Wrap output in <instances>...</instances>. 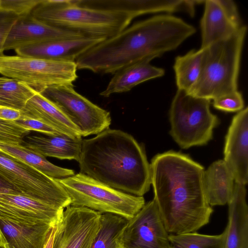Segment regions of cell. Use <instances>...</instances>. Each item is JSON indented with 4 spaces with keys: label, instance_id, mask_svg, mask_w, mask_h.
<instances>
[{
    "label": "cell",
    "instance_id": "obj_4",
    "mask_svg": "<svg viewBox=\"0 0 248 248\" xmlns=\"http://www.w3.org/2000/svg\"><path fill=\"white\" fill-rule=\"evenodd\" d=\"M78 0H42L31 14L48 25L104 39L123 31L135 18L119 10L81 5Z\"/></svg>",
    "mask_w": 248,
    "mask_h": 248
},
{
    "label": "cell",
    "instance_id": "obj_15",
    "mask_svg": "<svg viewBox=\"0 0 248 248\" xmlns=\"http://www.w3.org/2000/svg\"><path fill=\"white\" fill-rule=\"evenodd\" d=\"M63 211L20 194L0 192V217L55 225L61 218Z\"/></svg>",
    "mask_w": 248,
    "mask_h": 248
},
{
    "label": "cell",
    "instance_id": "obj_13",
    "mask_svg": "<svg viewBox=\"0 0 248 248\" xmlns=\"http://www.w3.org/2000/svg\"><path fill=\"white\" fill-rule=\"evenodd\" d=\"M200 22L201 48H205L237 32L244 25L232 0H206Z\"/></svg>",
    "mask_w": 248,
    "mask_h": 248
},
{
    "label": "cell",
    "instance_id": "obj_33",
    "mask_svg": "<svg viewBox=\"0 0 248 248\" xmlns=\"http://www.w3.org/2000/svg\"><path fill=\"white\" fill-rule=\"evenodd\" d=\"M14 122L17 125L30 131H35L48 136L64 135L47 124L33 119L21 116Z\"/></svg>",
    "mask_w": 248,
    "mask_h": 248
},
{
    "label": "cell",
    "instance_id": "obj_38",
    "mask_svg": "<svg viewBox=\"0 0 248 248\" xmlns=\"http://www.w3.org/2000/svg\"><path fill=\"white\" fill-rule=\"evenodd\" d=\"M170 248H181L177 247L176 246H175V245H171Z\"/></svg>",
    "mask_w": 248,
    "mask_h": 248
},
{
    "label": "cell",
    "instance_id": "obj_25",
    "mask_svg": "<svg viewBox=\"0 0 248 248\" xmlns=\"http://www.w3.org/2000/svg\"><path fill=\"white\" fill-rule=\"evenodd\" d=\"M203 53V49L200 48L175 58L173 69L177 90L187 93L196 83L201 70Z\"/></svg>",
    "mask_w": 248,
    "mask_h": 248
},
{
    "label": "cell",
    "instance_id": "obj_35",
    "mask_svg": "<svg viewBox=\"0 0 248 248\" xmlns=\"http://www.w3.org/2000/svg\"><path fill=\"white\" fill-rule=\"evenodd\" d=\"M0 192L16 193L11 187L3 182L1 180H0Z\"/></svg>",
    "mask_w": 248,
    "mask_h": 248
},
{
    "label": "cell",
    "instance_id": "obj_7",
    "mask_svg": "<svg viewBox=\"0 0 248 248\" xmlns=\"http://www.w3.org/2000/svg\"><path fill=\"white\" fill-rule=\"evenodd\" d=\"M209 100L177 90L169 110L170 134L182 149L206 145L219 120L210 109Z\"/></svg>",
    "mask_w": 248,
    "mask_h": 248
},
{
    "label": "cell",
    "instance_id": "obj_10",
    "mask_svg": "<svg viewBox=\"0 0 248 248\" xmlns=\"http://www.w3.org/2000/svg\"><path fill=\"white\" fill-rule=\"evenodd\" d=\"M39 93L61 110L81 136L98 134L111 124L110 113L76 92L73 84L49 86Z\"/></svg>",
    "mask_w": 248,
    "mask_h": 248
},
{
    "label": "cell",
    "instance_id": "obj_5",
    "mask_svg": "<svg viewBox=\"0 0 248 248\" xmlns=\"http://www.w3.org/2000/svg\"><path fill=\"white\" fill-rule=\"evenodd\" d=\"M247 27L203 49L200 76L186 93L209 100L238 91L242 52Z\"/></svg>",
    "mask_w": 248,
    "mask_h": 248
},
{
    "label": "cell",
    "instance_id": "obj_12",
    "mask_svg": "<svg viewBox=\"0 0 248 248\" xmlns=\"http://www.w3.org/2000/svg\"><path fill=\"white\" fill-rule=\"evenodd\" d=\"M101 215L86 207H67L56 224L52 248H92Z\"/></svg>",
    "mask_w": 248,
    "mask_h": 248
},
{
    "label": "cell",
    "instance_id": "obj_16",
    "mask_svg": "<svg viewBox=\"0 0 248 248\" xmlns=\"http://www.w3.org/2000/svg\"><path fill=\"white\" fill-rule=\"evenodd\" d=\"M81 33L55 27L43 22L31 14L19 16L12 28L4 51L53 40L78 38Z\"/></svg>",
    "mask_w": 248,
    "mask_h": 248
},
{
    "label": "cell",
    "instance_id": "obj_1",
    "mask_svg": "<svg viewBox=\"0 0 248 248\" xmlns=\"http://www.w3.org/2000/svg\"><path fill=\"white\" fill-rule=\"evenodd\" d=\"M150 166L153 199L168 233L196 232L209 223L213 210L205 196L202 165L171 150L156 155Z\"/></svg>",
    "mask_w": 248,
    "mask_h": 248
},
{
    "label": "cell",
    "instance_id": "obj_11",
    "mask_svg": "<svg viewBox=\"0 0 248 248\" xmlns=\"http://www.w3.org/2000/svg\"><path fill=\"white\" fill-rule=\"evenodd\" d=\"M155 201L145 203L130 219L117 248H170L171 244Z\"/></svg>",
    "mask_w": 248,
    "mask_h": 248
},
{
    "label": "cell",
    "instance_id": "obj_14",
    "mask_svg": "<svg viewBox=\"0 0 248 248\" xmlns=\"http://www.w3.org/2000/svg\"><path fill=\"white\" fill-rule=\"evenodd\" d=\"M224 161L236 183L248 182V108L239 111L232 119L225 137Z\"/></svg>",
    "mask_w": 248,
    "mask_h": 248
},
{
    "label": "cell",
    "instance_id": "obj_22",
    "mask_svg": "<svg viewBox=\"0 0 248 248\" xmlns=\"http://www.w3.org/2000/svg\"><path fill=\"white\" fill-rule=\"evenodd\" d=\"M164 74V69L152 65L150 62H137L116 72L100 95L108 97L113 93L126 92L141 83L161 77Z\"/></svg>",
    "mask_w": 248,
    "mask_h": 248
},
{
    "label": "cell",
    "instance_id": "obj_3",
    "mask_svg": "<svg viewBox=\"0 0 248 248\" xmlns=\"http://www.w3.org/2000/svg\"><path fill=\"white\" fill-rule=\"evenodd\" d=\"M80 172L108 186L137 196L150 189V166L142 145L131 135L107 129L82 140Z\"/></svg>",
    "mask_w": 248,
    "mask_h": 248
},
{
    "label": "cell",
    "instance_id": "obj_23",
    "mask_svg": "<svg viewBox=\"0 0 248 248\" xmlns=\"http://www.w3.org/2000/svg\"><path fill=\"white\" fill-rule=\"evenodd\" d=\"M234 178L223 160L213 162L204 171L203 183L207 201L211 206L224 205L229 202Z\"/></svg>",
    "mask_w": 248,
    "mask_h": 248
},
{
    "label": "cell",
    "instance_id": "obj_20",
    "mask_svg": "<svg viewBox=\"0 0 248 248\" xmlns=\"http://www.w3.org/2000/svg\"><path fill=\"white\" fill-rule=\"evenodd\" d=\"M21 116L39 121L72 138L81 137L78 128L51 101L37 92L20 111Z\"/></svg>",
    "mask_w": 248,
    "mask_h": 248
},
{
    "label": "cell",
    "instance_id": "obj_24",
    "mask_svg": "<svg viewBox=\"0 0 248 248\" xmlns=\"http://www.w3.org/2000/svg\"><path fill=\"white\" fill-rule=\"evenodd\" d=\"M0 150L53 179L65 178L75 174L72 170L55 165L46 160L45 157L21 144L0 142Z\"/></svg>",
    "mask_w": 248,
    "mask_h": 248
},
{
    "label": "cell",
    "instance_id": "obj_6",
    "mask_svg": "<svg viewBox=\"0 0 248 248\" xmlns=\"http://www.w3.org/2000/svg\"><path fill=\"white\" fill-rule=\"evenodd\" d=\"M56 180L70 197L71 206L116 214L128 220L145 203L143 196L115 189L80 172Z\"/></svg>",
    "mask_w": 248,
    "mask_h": 248
},
{
    "label": "cell",
    "instance_id": "obj_32",
    "mask_svg": "<svg viewBox=\"0 0 248 248\" xmlns=\"http://www.w3.org/2000/svg\"><path fill=\"white\" fill-rule=\"evenodd\" d=\"M19 16L0 8V56L3 55L4 46L10 31Z\"/></svg>",
    "mask_w": 248,
    "mask_h": 248
},
{
    "label": "cell",
    "instance_id": "obj_27",
    "mask_svg": "<svg viewBox=\"0 0 248 248\" xmlns=\"http://www.w3.org/2000/svg\"><path fill=\"white\" fill-rule=\"evenodd\" d=\"M37 92L26 84L9 78L0 82V107L21 111Z\"/></svg>",
    "mask_w": 248,
    "mask_h": 248
},
{
    "label": "cell",
    "instance_id": "obj_2",
    "mask_svg": "<svg viewBox=\"0 0 248 248\" xmlns=\"http://www.w3.org/2000/svg\"><path fill=\"white\" fill-rule=\"evenodd\" d=\"M196 31L180 17L156 15L129 26L81 54L75 62L77 69L114 74L130 64L150 62L175 50Z\"/></svg>",
    "mask_w": 248,
    "mask_h": 248
},
{
    "label": "cell",
    "instance_id": "obj_34",
    "mask_svg": "<svg viewBox=\"0 0 248 248\" xmlns=\"http://www.w3.org/2000/svg\"><path fill=\"white\" fill-rule=\"evenodd\" d=\"M21 111L18 110L0 107V119L14 121L21 117Z\"/></svg>",
    "mask_w": 248,
    "mask_h": 248
},
{
    "label": "cell",
    "instance_id": "obj_36",
    "mask_svg": "<svg viewBox=\"0 0 248 248\" xmlns=\"http://www.w3.org/2000/svg\"><path fill=\"white\" fill-rule=\"evenodd\" d=\"M55 226H54L53 227V229L51 231V232L50 233L47 242L45 247V248H52L54 235L55 231Z\"/></svg>",
    "mask_w": 248,
    "mask_h": 248
},
{
    "label": "cell",
    "instance_id": "obj_37",
    "mask_svg": "<svg viewBox=\"0 0 248 248\" xmlns=\"http://www.w3.org/2000/svg\"><path fill=\"white\" fill-rule=\"evenodd\" d=\"M8 78H6V77H1V78H0V82L5 81V80H7Z\"/></svg>",
    "mask_w": 248,
    "mask_h": 248
},
{
    "label": "cell",
    "instance_id": "obj_26",
    "mask_svg": "<svg viewBox=\"0 0 248 248\" xmlns=\"http://www.w3.org/2000/svg\"><path fill=\"white\" fill-rule=\"evenodd\" d=\"M128 221L116 214H101L100 228L92 248H117L116 242L122 235Z\"/></svg>",
    "mask_w": 248,
    "mask_h": 248
},
{
    "label": "cell",
    "instance_id": "obj_30",
    "mask_svg": "<svg viewBox=\"0 0 248 248\" xmlns=\"http://www.w3.org/2000/svg\"><path fill=\"white\" fill-rule=\"evenodd\" d=\"M213 100L214 107L223 111L239 112L244 107L242 95L238 91L222 95Z\"/></svg>",
    "mask_w": 248,
    "mask_h": 248
},
{
    "label": "cell",
    "instance_id": "obj_29",
    "mask_svg": "<svg viewBox=\"0 0 248 248\" xmlns=\"http://www.w3.org/2000/svg\"><path fill=\"white\" fill-rule=\"evenodd\" d=\"M30 131L14 121L0 119V142L21 144Z\"/></svg>",
    "mask_w": 248,
    "mask_h": 248
},
{
    "label": "cell",
    "instance_id": "obj_28",
    "mask_svg": "<svg viewBox=\"0 0 248 248\" xmlns=\"http://www.w3.org/2000/svg\"><path fill=\"white\" fill-rule=\"evenodd\" d=\"M225 231L220 234L210 235L196 232L169 235L170 244L181 248H223Z\"/></svg>",
    "mask_w": 248,
    "mask_h": 248
},
{
    "label": "cell",
    "instance_id": "obj_21",
    "mask_svg": "<svg viewBox=\"0 0 248 248\" xmlns=\"http://www.w3.org/2000/svg\"><path fill=\"white\" fill-rule=\"evenodd\" d=\"M82 139L65 135L26 136L24 146L44 156L79 161Z\"/></svg>",
    "mask_w": 248,
    "mask_h": 248
},
{
    "label": "cell",
    "instance_id": "obj_8",
    "mask_svg": "<svg viewBox=\"0 0 248 248\" xmlns=\"http://www.w3.org/2000/svg\"><path fill=\"white\" fill-rule=\"evenodd\" d=\"M0 180L17 193L58 208L64 209L71 204L70 197L56 179L0 150Z\"/></svg>",
    "mask_w": 248,
    "mask_h": 248
},
{
    "label": "cell",
    "instance_id": "obj_19",
    "mask_svg": "<svg viewBox=\"0 0 248 248\" xmlns=\"http://www.w3.org/2000/svg\"><path fill=\"white\" fill-rule=\"evenodd\" d=\"M245 185L234 182L228 202V221L223 248H248V206Z\"/></svg>",
    "mask_w": 248,
    "mask_h": 248
},
{
    "label": "cell",
    "instance_id": "obj_9",
    "mask_svg": "<svg viewBox=\"0 0 248 248\" xmlns=\"http://www.w3.org/2000/svg\"><path fill=\"white\" fill-rule=\"evenodd\" d=\"M77 70L75 62L0 56V74L23 82L37 92L51 86L73 84L78 78Z\"/></svg>",
    "mask_w": 248,
    "mask_h": 248
},
{
    "label": "cell",
    "instance_id": "obj_31",
    "mask_svg": "<svg viewBox=\"0 0 248 248\" xmlns=\"http://www.w3.org/2000/svg\"><path fill=\"white\" fill-rule=\"evenodd\" d=\"M42 0H0V8L19 16L31 14Z\"/></svg>",
    "mask_w": 248,
    "mask_h": 248
},
{
    "label": "cell",
    "instance_id": "obj_18",
    "mask_svg": "<svg viewBox=\"0 0 248 248\" xmlns=\"http://www.w3.org/2000/svg\"><path fill=\"white\" fill-rule=\"evenodd\" d=\"M55 225L0 217V248H45Z\"/></svg>",
    "mask_w": 248,
    "mask_h": 248
},
{
    "label": "cell",
    "instance_id": "obj_17",
    "mask_svg": "<svg viewBox=\"0 0 248 248\" xmlns=\"http://www.w3.org/2000/svg\"><path fill=\"white\" fill-rule=\"evenodd\" d=\"M106 39L84 36L30 45L15 50L18 56L44 60L75 62L82 53Z\"/></svg>",
    "mask_w": 248,
    "mask_h": 248
}]
</instances>
